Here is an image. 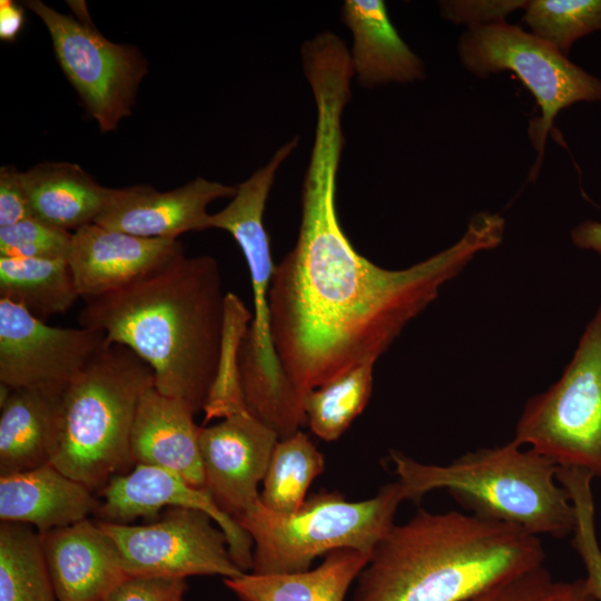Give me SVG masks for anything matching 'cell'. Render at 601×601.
<instances>
[{"mask_svg":"<svg viewBox=\"0 0 601 601\" xmlns=\"http://www.w3.org/2000/svg\"><path fill=\"white\" fill-rule=\"evenodd\" d=\"M72 233L35 217L0 227V256L67 259Z\"/></svg>","mask_w":601,"mask_h":601,"instance_id":"obj_32","label":"cell"},{"mask_svg":"<svg viewBox=\"0 0 601 601\" xmlns=\"http://www.w3.org/2000/svg\"><path fill=\"white\" fill-rule=\"evenodd\" d=\"M374 364H359L305 394L306 424L315 435L335 441L364 411L372 395Z\"/></svg>","mask_w":601,"mask_h":601,"instance_id":"obj_27","label":"cell"},{"mask_svg":"<svg viewBox=\"0 0 601 601\" xmlns=\"http://www.w3.org/2000/svg\"><path fill=\"white\" fill-rule=\"evenodd\" d=\"M323 454L298 431L279 439L270 457L259 500L278 513H293L307 499L313 481L324 472Z\"/></svg>","mask_w":601,"mask_h":601,"instance_id":"obj_26","label":"cell"},{"mask_svg":"<svg viewBox=\"0 0 601 601\" xmlns=\"http://www.w3.org/2000/svg\"><path fill=\"white\" fill-rule=\"evenodd\" d=\"M371 555L355 550H336L319 565L299 572L247 573L224 579L242 601H344Z\"/></svg>","mask_w":601,"mask_h":601,"instance_id":"obj_22","label":"cell"},{"mask_svg":"<svg viewBox=\"0 0 601 601\" xmlns=\"http://www.w3.org/2000/svg\"><path fill=\"white\" fill-rule=\"evenodd\" d=\"M97 521L114 541L128 577L227 579L244 573L230 556L224 531L205 512L167 508L146 524Z\"/></svg>","mask_w":601,"mask_h":601,"instance_id":"obj_11","label":"cell"},{"mask_svg":"<svg viewBox=\"0 0 601 601\" xmlns=\"http://www.w3.org/2000/svg\"><path fill=\"white\" fill-rule=\"evenodd\" d=\"M151 386L149 365L127 346L107 342L60 395L50 464L93 492L129 472L136 411Z\"/></svg>","mask_w":601,"mask_h":601,"instance_id":"obj_5","label":"cell"},{"mask_svg":"<svg viewBox=\"0 0 601 601\" xmlns=\"http://www.w3.org/2000/svg\"><path fill=\"white\" fill-rule=\"evenodd\" d=\"M0 601H58L39 532L30 525L0 524Z\"/></svg>","mask_w":601,"mask_h":601,"instance_id":"obj_25","label":"cell"},{"mask_svg":"<svg viewBox=\"0 0 601 601\" xmlns=\"http://www.w3.org/2000/svg\"><path fill=\"white\" fill-rule=\"evenodd\" d=\"M592 480L589 473L573 470L562 475L561 483L568 491L577 514L572 546L583 562L589 590L601 601V548L595 531Z\"/></svg>","mask_w":601,"mask_h":601,"instance_id":"obj_30","label":"cell"},{"mask_svg":"<svg viewBox=\"0 0 601 601\" xmlns=\"http://www.w3.org/2000/svg\"><path fill=\"white\" fill-rule=\"evenodd\" d=\"M99 521L129 523L138 518L159 516L165 508H188L205 512L224 531L231 559L246 572L253 564V541L238 522L224 513L206 490L158 466L136 464L114 476L99 492Z\"/></svg>","mask_w":601,"mask_h":601,"instance_id":"obj_14","label":"cell"},{"mask_svg":"<svg viewBox=\"0 0 601 601\" xmlns=\"http://www.w3.org/2000/svg\"><path fill=\"white\" fill-rule=\"evenodd\" d=\"M59 398L38 390L10 388L0 402V475L51 462Z\"/></svg>","mask_w":601,"mask_h":601,"instance_id":"obj_23","label":"cell"},{"mask_svg":"<svg viewBox=\"0 0 601 601\" xmlns=\"http://www.w3.org/2000/svg\"><path fill=\"white\" fill-rule=\"evenodd\" d=\"M457 56L477 78L513 72L534 97L541 116L530 121L529 136L538 156L530 173L539 174L545 141L556 115L578 102L601 101V79L588 73L555 48L520 26L505 22L472 27L461 35Z\"/></svg>","mask_w":601,"mask_h":601,"instance_id":"obj_9","label":"cell"},{"mask_svg":"<svg viewBox=\"0 0 601 601\" xmlns=\"http://www.w3.org/2000/svg\"><path fill=\"white\" fill-rule=\"evenodd\" d=\"M73 14L40 0L23 1L45 23L57 60L102 132L129 116L147 61L130 45L115 43L95 27L82 1H68Z\"/></svg>","mask_w":601,"mask_h":601,"instance_id":"obj_10","label":"cell"},{"mask_svg":"<svg viewBox=\"0 0 601 601\" xmlns=\"http://www.w3.org/2000/svg\"><path fill=\"white\" fill-rule=\"evenodd\" d=\"M184 579L127 577L104 601H184Z\"/></svg>","mask_w":601,"mask_h":601,"instance_id":"obj_34","label":"cell"},{"mask_svg":"<svg viewBox=\"0 0 601 601\" xmlns=\"http://www.w3.org/2000/svg\"><path fill=\"white\" fill-rule=\"evenodd\" d=\"M465 601H599L585 579H555L543 565L500 582Z\"/></svg>","mask_w":601,"mask_h":601,"instance_id":"obj_31","label":"cell"},{"mask_svg":"<svg viewBox=\"0 0 601 601\" xmlns=\"http://www.w3.org/2000/svg\"><path fill=\"white\" fill-rule=\"evenodd\" d=\"M573 244L601 256V221L587 219L571 230Z\"/></svg>","mask_w":601,"mask_h":601,"instance_id":"obj_37","label":"cell"},{"mask_svg":"<svg viewBox=\"0 0 601 601\" xmlns=\"http://www.w3.org/2000/svg\"><path fill=\"white\" fill-rule=\"evenodd\" d=\"M183 253L177 239L145 238L93 223L72 233L67 262L86 300L128 285Z\"/></svg>","mask_w":601,"mask_h":601,"instance_id":"obj_16","label":"cell"},{"mask_svg":"<svg viewBox=\"0 0 601 601\" xmlns=\"http://www.w3.org/2000/svg\"><path fill=\"white\" fill-rule=\"evenodd\" d=\"M441 16L467 28L505 22L514 11L524 9V0H446L439 2Z\"/></svg>","mask_w":601,"mask_h":601,"instance_id":"obj_33","label":"cell"},{"mask_svg":"<svg viewBox=\"0 0 601 601\" xmlns=\"http://www.w3.org/2000/svg\"><path fill=\"white\" fill-rule=\"evenodd\" d=\"M32 217L22 173L14 165L0 168V227Z\"/></svg>","mask_w":601,"mask_h":601,"instance_id":"obj_35","label":"cell"},{"mask_svg":"<svg viewBox=\"0 0 601 601\" xmlns=\"http://www.w3.org/2000/svg\"><path fill=\"white\" fill-rule=\"evenodd\" d=\"M342 20L353 37L349 56L361 86L407 83L425 77L423 61L394 28L384 1L346 0Z\"/></svg>","mask_w":601,"mask_h":601,"instance_id":"obj_20","label":"cell"},{"mask_svg":"<svg viewBox=\"0 0 601 601\" xmlns=\"http://www.w3.org/2000/svg\"><path fill=\"white\" fill-rule=\"evenodd\" d=\"M236 190L237 186L203 177L168 191L149 185L114 188L95 224L145 238L177 239L187 231L213 228L208 205L218 198H233Z\"/></svg>","mask_w":601,"mask_h":601,"instance_id":"obj_15","label":"cell"},{"mask_svg":"<svg viewBox=\"0 0 601 601\" xmlns=\"http://www.w3.org/2000/svg\"><path fill=\"white\" fill-rule=\"evenodd\" d=\"M390 456L407 500L445 490L467 513L536 536L564 539L574 531L575 509L558 480L559 466L513 440L444 465L422 463L395 450Z\"/></svg>","mask_w":601,"mask_h":601,"instance_id":"obj_4","label":"cell"},{"mask_svg":"<svg viewBox=\"0 0 601 601\" xmlns=\"http://www.w3.org/2000/svg\"><path fill=\"white\" fill-rule=\"evenodd\" d=\"M406 500L395 481L358 502L337 491H321L293 513L272 511L259 500L235 520L253 541V573H290L311 569L317 556L336 550L372 555Z\"/></svg>","mask_w":601,"mask_h":601,"instance_id":"obj_7","label":"cell"},{"mask_svg":"<svg viewBox=\"0 0 601 601\" xmlns=\"http://www.w3.org/2000/svg\"><path fill=\"white\" fill-rule=\"evenodd\" d=\"M600 516H601V514H600Z\"/></svg>","mask_w":601,"mask_h":601,"instance_id":"obj_38","label":"cell"},{"mask_svg":"<svg viewBox=\"0 0 601 601\" xmlns=\"http://www.w3.org/2000/svg\"><path fill=\"white\" fill-rule=\"evenodd\" d=\"M100 499L85 484L48 463L0 475V520L36 528L39 533L95 515Z\"/></svg>","mask_w":601,"mask_h":601,"instance_id":"obj_19","label":"cell"},{"mask_svg":"<svg viewBox=\"0 0 601 601\" xmlns=\"http://www.w3.org/2000/svg\"><path fill=\"white\" fill-rule=\"evenodd\" d=\"M22 180L32 217L68 231L93 224L114 193L65 161L38 164L22 173Z\"/></svg>","mask_w":601,"mask_h":601,"instance_id":"obj_21","label":"cell"},{"mask_svg":"<svg viewBox=\"0 0 601 601\" xmlns=\"http://www.w3.org/2000/svg\"><path fill=\"white\" fill-rule=\"evenodd\" d=\"M106 343L100 331L50 326L0 298V384L10 388L61 395Z\"/></svg>","mask_w":601,"mask_h":601,"instance_id":"obj_12","label":"cell"},{"mask_svg":"<svg viewBox=\"0 0 601 601\" xmlns=\"http://www.w3.org/2000/svg\"><path fill=\"white\" fill-rule=\"evenodd\" d=\"M23 24L21 8L11 0L0 1V37L4 41H12Z\"/></svg>","mask_w":601,"mask_h":601,"instance_id":"obj_36","label":"cell"},{"mask_svg":"<svg viewBox=\"0 0 601 601\" xmlns=\"http://www.w3.org/2000/svg\"><path fill=\"white\" fill-rule=\"evenodd\" d=\"M544 560L541 538L521 528L420 509L377 544L352 601H465Z\"/></svg>","mask_w":601,"mask_h":601,"instance_id":"obj_3","label":"cell"},{"mask_svg":"<svg viewBox=\"0 0 601 601\" xmlns=\"http://www.w3.org/2000/svg\"><path fill=\"white\" fill-rule=\"evenodd\" d=\"M82 327L127 346L154 373V387L204 410L223 354L226 295L219 265L185 253L118 289L85 300Z\"/></svg>","mask_w":601,"mask_h":601,"instance_id":"obj_2","label":"cell"},{"mask_svg":"<svg viewBox=\"0 0 601 601\" xmlns=\"http://www.w3.org/2000/svg\"><path fill=\"white\" fill-rule=\"evenodd\" d=\"M312 95L316 126L299 233L275 265L269 288L274 346L303 398L359 364L375 363L442 286L476 254L497 247L505 230L501 215L482 211L455 244L411 267L386 269L365 258L345 235L336 208L342 117L352 93L323 82Z\"/></svg>","mask_w":601,"mask_h":601,"instance_id":"obj_1","label":"cell"},{"mask_svg":"<svg viewBox=\"0 0 601 601\" xmlns=\"http://www.w3.org/2000/svg\"><path fill=\"white\" fill-rule=\"evenodd\" d=\"M276 173L277 167L268 164L237 185L231 201L211 214V226L234 237L250 275L255 314L238 351L246 407L279 439H284L300 431L306 424V416L303 397L280 365L270 329L269 288L275 265L264 211Z\"/></svg>","mask_w":601,"mask_h":601,"instance_id":"obj_6","label":"cell"},{"mask_svg":"<svg viewBox=\"0 0 601 601\" xmlns=\"http://www.w3.org/2000/svg\"><path fill=\"white\" fill-rule=\"evenodd\" d=\"M80 297L67 259L0 256V298L24 307L35 317L69 311Z\"/></svg>","mask_w":601,"mask_h":601,"instance_id":"obj_24","label":"cell"},{"mask_svg":"<svg viewBox=\"0 0 601 601\" xmlns=\"http://www.w3.org/2000/svg\"><path fill=\"white\" fill-rule=\"evenodd\" d=\"M522 21L532 35L568 56L577 40L601 30V0H531Z\"/></svg>","mask_w":601,"mask_h":601,"instance_id":"obj_28","label":"cell"},{"mask_svg":"<svg viewBox=\"0 0 601 601\" xmlns=\"http://www.w3.org/2000/svg\"><path fill=\"white\" fill-rule=\"evenodd\" d=\"M249 317V312L239 299L233 294H226L223 354L215 383L203 410L205 424L215 417L225 418L248 411L242 392L238 351L248 328Z\"/></svg>","mask_w":601,"mask_h":601,"instance_id":"obj_29","label":"cell"},{"mask_svg":"<svg viewBox=\"0 0 601 601\" xmlns=\"http://www.w3.org/2000/svg\"><path fill=\"white\" fill-rule=\"evenodd\" d=\"M277 433L249 411L201 426L199 450L204 490L227 515L236 519L258 501Z\"/></svg>","mask_w":601,"mask_h":601,"instance_id":"obj_13","label":"cell"},{"mask_svg":"<svg viewBox=\"0 0 601 601\" xmlns=\"http://www.w3.org/2000/svg\"><path fill=\"white\" fill-rule=\"evenodd\" d=\"M194 414L180 400L149 387L140 397L131 430L135 464L166 469L204 489L201 426L194 422Z\"/></svg>","mask_w":601,"mask_h":601,"instance_id":"obj_18","label":"cell"},{"mask_svg":"<svg viewBox=\"0 0 601 601\" xmlns=\"http://www.w3.org/2000/svg\"><path fill=\"white\" fill-rule=\"evenodd\" d=\"M39 535L58 601H104L128 577L98 521L85 519Z\"/></svg>","mask_w":601,"mask_h":601,"instance_id":"obj_17","label":"cell"},{"mask_svg":"<svg viewBox=\"0 0 601 601\" xmlns=\"http://www.w3.org/2000/svg\"><path fill=\"white\" fill-rule=\"evenodd\" d=\"M513 441L601 479V306L560 378L525 403Z\"/></svg>","mask_w":601,"mask_h":601,"instance_id":"obj_8","label":"cell"}]
</instances>
